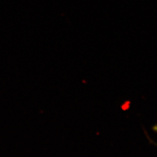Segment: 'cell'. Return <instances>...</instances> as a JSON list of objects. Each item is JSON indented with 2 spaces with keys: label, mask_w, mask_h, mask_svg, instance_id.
Segmentation results:
<instances>
[{
  "label": "cell",
  "mask_w": 157,
  "mask_h": 157,
  "mask_svg": "<svg viewBox=\"0 0 157 157\" xmlns=\"http://www.w3.org/2000/svg\"><path fill=\"white\" fill-rule=\"evenodd\" d=\"M153 130H154L155 132H156V133H157V126H156V125L153 127Z\"/></svg>",
  "instance_id": "obj_1"
}]
</instances>
